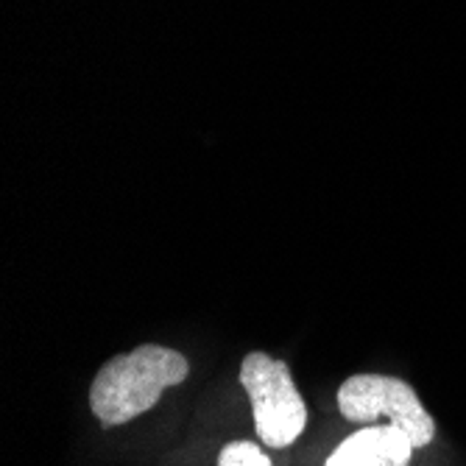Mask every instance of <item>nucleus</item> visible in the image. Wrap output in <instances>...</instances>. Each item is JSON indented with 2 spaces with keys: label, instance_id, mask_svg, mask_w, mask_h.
<instances>
[{
  "label": "nucleus",
  "instance_id": "7ed1b4c3",
  "mask_svg": "<svg viewBox=\"0 0 466 466\" xmlns=\"http://www.w3.org/2000/svg\"><path fill=\"white\" fill-rule=\"evenodd\" d=\"M338 408L350 421H369L377 425V419H389L400 428L410 444L428 447L436 436L433 416L421 408L416 391L397 377L386 374H355L338 391Z\"/></svg>",
  "mask_w": 466,
  "mask_h": 466
},
{
  "label": "nucleus",
  "instance_id": "f03ea898",
  "mask_svg": "<svg viewBox=\"0 0 466 466\" xmlns=\"http://www.w3.org/2000/svg\"><path fill=\"white\" fill-rule=\"evenodd\" d=\"M240 383L251 400L254 428L263 444L279 450L302 436L308 425V408L282 360H274L266 352L246 355L240 366Z\"/></svg>",
  "mask_w": 466,
  "mask_h": 466
},
{
  "label": "nucleus",
  "instance_id": "20e7f679",
  "mask_svg": "<svg viewBox=\"0 0 466 466\" xmlns=\"http://www.w3.org/2000/svg\"><path fill=\"white\" fill-rule=\"evenodd\" d=\"M413 450L410 439L389 421L350 436L329 455L327 466H408Z\"/></svg>",
  "mask_w": 466,
  "mask_h": 466
},
{
  "label": "nucleus",
  "instance_id": "39448f33",
  "mask_svg": "<svg viewBox=\"0 0 466 466\" xmlns=\"http://www.w3.org/2000/svg\"><path fill=\"white\" fill-rule=\"evenodd\" d=\"M218 466H271V458L254 441H232L221 450Z\"/></svg>",
  "mask_w": 466,
  "mask_h": 466
},
{
  "label": "nucleus",
  "instance_id": "f257e3e1",
  "mask_svg": "<svg viewBox=\"0 0 466 466\" xmlns=\"http://www.w3.org/2000/svg\"><path fill=\"white\" fill-rule=\"evenodd\" d=\"M187 371L190 366L185 355L157 344L137 347L129 355H117L98 371L93 383V413L106 428L137 419L159 402L165 389L179 386Z\"/></svg>",
  "mask_w": 466,
  "mask_h": 466
}]
</instances>
